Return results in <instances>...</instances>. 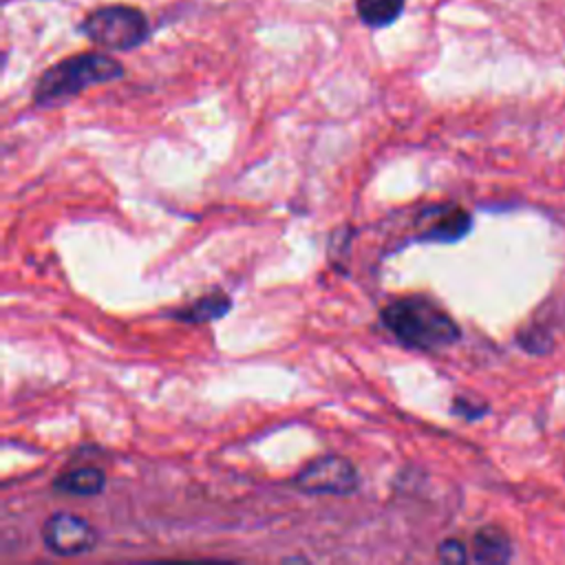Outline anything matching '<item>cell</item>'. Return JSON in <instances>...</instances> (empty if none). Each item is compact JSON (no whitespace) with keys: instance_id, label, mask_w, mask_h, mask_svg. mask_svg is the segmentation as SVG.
Listing matches in <instances>:
<instances>
[{"instance_id":"5","label":"cell","mask_w":565,"mask_h":565,"mask_svg":"<svg viewBox=\"0 0 565 565\" xmlns=\"http://www.w3.org/2000/svg\"><path fill=\"white\" fill-rule=\"evenodd\" d=\"M42 543L55 556H79L95 550L99 534L93 523L71 512H55L42 523Z\"/></svg>"},{"instance_id":"13","label":"cell","mask_w":565,"mask_h":565,"mask_svg":"<svg viewBox=\"0 0 565 565\" xmlns=\"http://www.w3.org/2000/svg\"><path fill=\"white\" fill-rule=\"evenodd\" d=\"M452 411H455L457 415H461L463 419H477L479 415L486 413L483 406L477 408L472 402H468V399H463V397H457V399L452 402Z\"/></svg>"},{"instance_id":"1","label":"cell","mask_w":565,"mask_h":565,"mask_svg":"<svg viewBox=\"0 0 565 565\" xmlns=\"http://www.w3.org/2000/svg\"><path fill=\"white\" fill-rule=\"evenodd\" d=\"M380 322L402 347L422 353L441 351L461 335L450 313L424 296H406L386 302L380 309Z\"/></svg>"},{"instance_id":"4","label":"cell","mask_w":565,"mask_h":565,"mask_svg":"<svg viewBox=\"0 0 565 565\" xmlns=\"http://www.w3.org/2000/svg\"><path fill=\"white\" fill-rule=\"evenodd\" d=\"M289 483L305 494L349 497L360 488V472L342 455H322L305 463Z\"/></svg>"},{"instance_id":"8","label":"cell","mask_w":565,"mask_h":565,"mask_svg":"<svg viewBox=\"0 0 565 565\" xmlns=\"http://www.w3.org/2000/svg\"><path fill=\"white\" fill-rule=\"evenodd\" d=\"M232 309V300L221 294V291H214V294H205V296H199L196 300L174 309V320L179 322H188V324H203V322H212V320H218L223 318L227 311Z\"/></svg>"},{"instance_id":"12","label":"cell","mask_w":565,"mask_h":565,"mask_svg":"<svg viewBox=\"0 0 565 565\" xmlns=\"http://www.w3.org/2000/svg\"><path fill=\"white\" fill-rule=\"evenodd\" d=\"M519 342L532 351V353H545L550 347H552V340L545 331H539V329H532V331H525L519 335Z\"/></svg>"},{"instance_id":"10","label":"cell","mask_w":565,"mask_h":565,"mask_svg":"<svg viewBox=\"0 0 565 565\" xmlns=\"http://www.w3.org/2000/svg\"><path fill=\"white\" fill-rule=\"evenodd\" d=\"M355 9L366 26L380 29L397 20L404 9V0H355Z\"/></svg>"},{"instance_id":"3","label":"cell","mask_w":565,"mask_h":565,"mask_svg":"<svg viewBox=\"0 0 565 565\" xmlns=\"http://www.w3.org/2000/svg\"><path fill=\"white\" fill-rule=\"evenodd\" d=\"M82 31L99 46L128 51L148 38V20L135 7L110 4L88 13L82 22Z\"/></svg>"},{"instance_id":"7","label":"cell","mask_w":565,"mask_h":565,"mask_svg":"<svg viewBox=\"0 0 565 565\" xmlns=\"http://www.w3.org/2000/svg\"><path fill=\"white\" fill-rule=\"evenodd\" d=\"M104 486H106V477L95 466H79L53 479L55 492L73 494V497H95L104 490Z\"/></svg>"},{"instance_id":"9","label":"cell","mask_w":565,"mask_h":565,"mask_svg":"<svg viewBox=\"0 0 565 565\" xmlns=\"http://www.w3.org/2000/svg\"><path fill=\"white\" fill-rule=\"evenodd\" d=\"M472 558L477 563H505L512 556V545L501 527L486 525L472 536Z\"/></svg>"},{"instance_id":"2","label":"cell","mask_w":565,"mask_h":565,"mask_svg":"<svg viewBox=\"0 0 565 565\" xmlns=\"http://www.w3.org/2000/svg\"><path fill=\"white\" fill-rule=\"evenodd\" d=\"M124 66L104 53H79L49 66L33 86L38 106H53L79 95L88 86L119 79Z\"/></svg>"},{"instance_id":"6","label":"cell","mask_w":565,"mask_h":565,"mask_svg":"<svg viewBox=\"0 0 565 565\" xmlns=\"http://www.w3.org/2000/svg\"><path fill=\"white\" fill-rule=\"evenodd\" d=\"M472 225L470 214L455 203H435L424 207L415 218L417 234L413 241L419 243H457L468 234Z\"/></svg>"},{"instance_id":"11","label":"cell","mask_w":565,"mask_h":565,"mask_svg":"<svg viewBox=\"0 0 565 565\" xmlns=\"http://www.w3.org/2000/svg\"><path fill=\"white\" fill-rule=\"evenodd\" d=\"M437 556L444 563H466L468 547L457 539H446L437 545Z\"/></svg>"}]
</instances>
